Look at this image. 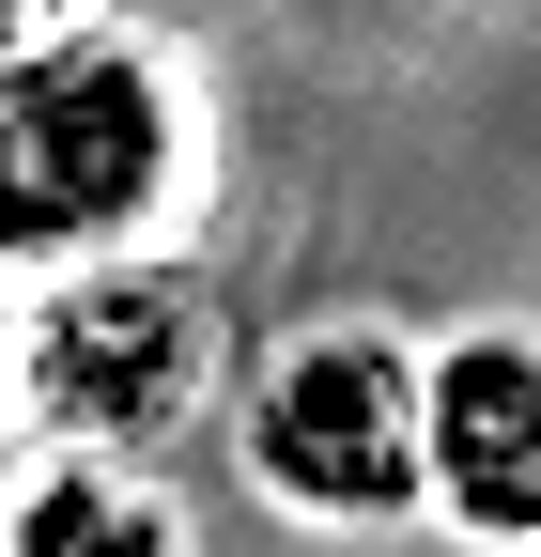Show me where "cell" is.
<instances>
[{
  "label": "cell",
  "instance_id": "obj_1",
  "mask_svg": "<svg viewBox=\"0 0 541 557\" xmlns=\"http://www.w3.org/2000/svg\"><path fill=\"white\" fill-rule=\"evenodd\" d=\"M232 186V109L217 62L171 16L93 0L78 32L0 62V263H124V248H201Z\"/></svg>",
  "mask_w": 541,
  "mask_h": 557
},
{
  "label": "cell",
  "instance_id": "obj_2",
  "mask_svg": "<svg viewBox=\"0 0 541 557\" xmlns=\"http://www.w3.org/2000/svg\"><path fill=\"white\" fill-rule=\"evenodd\" d=\"M217 434L279 527L402 542V527H433V341L387 310H310L232 372Z\"/></svg>",
  "mask_w": 541,
  "mask_h": 557
},
{
  "label": "cell",
  "instance_id": "obj_3",
  "mask_svg": "<svg viewBox=\"0 0 541 557\" xmlns=\"http://www.w3.org/2000/svg\"><path fill=\"white\" fill-rule=\"evenodd\" d=\"M217 403H232V310L201 278V248H124V263L32 278V341H16V434L32 449L171 465L217 434Z\"/></svg>",
  "mask_w": 541,
  "mask_h": 557
},
{
  "label": "cell",
  "instance_id": "obj_4",
  "mask_svg": "<svg viewBox=\"0 0 541 557\" xmlns=\"http://www.w3.org/2000/svg\"><path fill=\"white\" fill-rule=\"evenodd\" d=\"M433 527L449 542H541V310L433 325Z\"/></svg>",
  "mask_w": 541,
  "mask_h": 557
},
{
  "label": "cell",
  "instance_id": "obj_5",
  "mask_svg": "<svg viewBox=\"0 0 541 557\" xmlns=\"http://www.w3.org/2000/svg\"><path fill=\"white\" fill-rule=\"evenodd\" d=\"M0 557H201V511L171 465L124 449H32L0 480Z\"/></svg>",
  "mask_w": 541,
  "mask_h": 557
},
{
  "label": "cell",
  "instance_id": "obj_6",
  "mask_svg": "<svg viewBox=\"0 0 541 557\" xmlns=\"http://www.w3.org/2000/svg\"><path fill=\"white\" fill-rule=\"evenodd\" d=\"M16 341H32V278L0 263V434H16Z\"/></svg>",
  "mask_w": 541,
  "mask_h": 557
},
{
  "label": "cell",
  "instance_id": "obj_7",
  "mask_svg": "<svg viewBox=\"0 0 541 557\" xmlns=\"http://www.w3.org/2000/svg\"><path fill=\"white\" fill-rule=\"evenodd\" d=\"M78 16H93V0H0V62L47 47V32H78Z\"/></svg>",
  "mask_w": 541,
  "mask_h": 557
},
{
  "label": "cell",
  "instance_id": "obj_8",
  "mask_svg": "<svg viewBox=\"0 0 541 557\" xmlns=\"http://www.w3.org/2000/svg\"><path fill=\"white\" fill-rule=\"evenodd\" d=\"M526 557H541V542H526Z\"/></svg>",
  "mask_w": 541,
  "mask_h": 557
}]
</instances>
